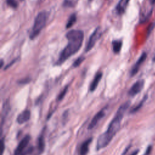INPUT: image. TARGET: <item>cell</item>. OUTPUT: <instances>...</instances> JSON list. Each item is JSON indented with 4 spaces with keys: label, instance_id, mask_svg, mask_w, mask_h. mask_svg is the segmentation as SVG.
I'll list each match as a JSON object with an SVG mask.
<instances>
[{
    "label": "cell",
    "instance_id": "cell-1",
    "mask_svg": "<svg viewBox=\"0 0 155 155\" xmlns=\"http://www.w3.org/2000/svg\"><path fill=\"white\" fill-rule=\"evenodd\" d=\"M130 104V101H127L123 104L118 110L116 114L110 123L107 130L100 136L98 139L96 149L99 150L100 149L105 148L107 146L111 140H112L116 133L120 129L121 121L124 116L125 113L128 109Z\"/></svg>",
    "mask_w": 155,
    "mask_h": 155
},
{
    "label": "cell",
    "instance_id": "cell-2",
    "mask_svg": "<svg viewBox=\"0 0 155 155\" xmlns=\"http://www.w3.org/2000/svg\"><path fill=\"white\" fill-rule=\"evenodd\" d=\"M68 44L62 51L60 58L56 62L57 65H61L73 55H75L81 49L84 40V33L82 31L72 30L66 34Z\"/></svg>",
    "mask_w": 155,
    "mask_h": 155
},
{
    "label": "cell",
    "instance_id": "cell-3",
    "mask_svg": "<svg viewBox=\"0 0 155 155\" xmlns=\"http://www.w3.org/2000/svg\"><path fill=\"white\" fill-rule=\"evenodd\" d=\"M47 19V13L46 12H41L36 17L33 26L30 34L31 39H35L44 27Z\"/></svg>",
    "mask_w": 155,
    "mask_h": 155
},
{
    "label": "cell",
    "instance_id": "cell-4",
    "mask_svg": "<svg viewBox=\"0 0 155 155\" xmlns=\"http://www.w3.org/2000/svg\"><path fill=\"white\" fill-rule=\"evenodd\" d=\"M101 35H102V33L101 32L100 27H97L95 29V31L93 32L92 35L90 36L88 43H87L86 49H85V51L86 52H89L90 50H92L93 49V47L95 46V45L96 43V41L101 38Z\"/></svg>",
    "mask_w": 155,
    "mask_h": 155
},
{
    "label": "cell",
    "instance_id": "cell-5",
    "mask_svg": "<svg viewBox=\"0 0 155 155\" xmlns=\"http://www.w3.org/2000/svg\"><path fill=\"white\" fill-rule=\"evenodd\" d=\"M30 140H31V136L29 135L25 136L24 138L19 143L15 151H14V155H20L21 154H22L24 150L26 148L28 144L29 143Z\"/></svg>",
    "mask_w": 155,
    "mask_h": 155
},
{
    "label": "cell",
    "instance_id": "cell-6",
    "mask_svg": "<svg viewBox=\"0 0 155 155\" xmlns=\"http://www.w3.org/2000/svg\"><path fill=\"white\" fill-rule=\"evenodd\" d=\"M144 86V81L143 79H140L136 82L132 87L130 88L129 95L131 96H134L139 93L140 91L142 90Z\"/></svg>",
    "mask_w": 155,
    "mask_h": 155
},
{
    "label": "cell",
    "instance_id": "cell-7",
    "mask_svg": "<svg viewBox=\"0 0 155 155\" xmlns=\"http://www.w3.org/2000/svg\"><path fill=\"white\" fill-rule=\"evenodd\" d=\"M106 115V110L104 108L100 110L99 112L97 113L96 115L93 117L92 120L91 121L88 129L89 130L93 129L97 125V124L100 121V120L104 117Z\"/></svg>",
    "mask_w": 155,
    "mask_h": 155
},
{
    "label": "cell",
    "instance_id": "cell-8",
    "mask_svg": "<svg viewBox=\"0 0 155 155\" xmlns=\"http://www.w3.org/2000/svg\"><path fill=\"white\" fill-rule=\"evenodd\" d=\"M146 58H147V54H146V53H143L141 55V56H140V58L137 61L136 64L133 67V68H132V69L131 70V73H130L131 76H135L138 72L140 66H141V65L145 61Z\"/></svg>",
    "mask_w": 155,
    "mask_h": 155
},
{
    "label": "cell",
    "instance_id": "cell-9",
    "mask_svg": "<svg viewBox=\"0 0 155 155\" xmlns=\"http://www.w3.org/2000/svg\"><path fill=\"white\" fill-rule=\"evenodd\" d=\"M31 116V111L29 110H25L22 113H21V114L18 116L17 118V121L20 124H24L30 119Z\"/></svg>",
    "mask_w": 155,
    "mask_h": 155
},
{
    "label": "cell",
    "instance_id": "cell-10",
    "mask_svg": "<svg viewBox=\"0 0 155 155\" xmlns=\"http://www.w3.org/2000/svg\"><path fill=\"white\" fill-rule=\"evenodd\" d=\"M102 77H103V73L101 72H98L96 74L90 86V90L91 92H94L96 90V87L98 86V84L100 83Z\"/></svg>",
    "mask_w": 155,
    "mask_h": 155
},
{
    "label": "cell",
    "instance_id": "cell-11",
    "mask_svg": "<svg viewBox=\"0 0 155 155\" xmlns=\"http://www.w3.org/2000/svg\"><path fill=\"white\" fill-rule=\"evenodd\" d=\"M129 1L130 0H120L116 7L118 13L122 15L123 13H124Z\"/></svg>",
    "mask_w": 155,
    "mask_h": 155
},
{
    "label": "cell",
    "instance_id": "cell-12",
    "mask_svg": "<svg viewBox=\"0 0 155 155\" xmlns=\"http://www.w3.org/2000/svg\"><path fill=\"white\" fill-rule=\"evenodd\" d=\"M92 139L90 138L84 141L80 148V155H87L89 150V146L92 143Z\"/></svg>",
    "mask_w": 155,
    "mask_h": 155
},
{
    "label": "cell",
    "instance_id": "cell-13",
    "mask_svg": "<svg viewBox=\"0 0 155 155\" xmlns=\"http://www.w3.org/2000/svg\"><path fill=\"white\" fill-rule=\"evenodd\" d=\"M122 42L121 40H115L112 42L113 50L115 53H118L121 49Z\"/></svg>",
    "mask_w": 155,
    "mask_h": 155
},
{
    "label": "cell",
    "instance_id": "cell-14",
    "mask_svg": "<svg viewBox=\"0 0 155 155\" xmlns=\"http://www.w3.org/2000/svg\"><path fill=\"white\" fill-rule=\"evenodd\" d=\"M44 138L43 135L42 134L39 136L38 140V149L39 151V153H42L44 150Z\"/></svg>",
    "mask_w": 155,
    "mask_h": 155
},
{
    "label": "cell",
    "instance_id": "cell-15",
    "mask_svg": "<svg viewBox=\"0 0 155 155\" xmlns=\"http://www.w3.org/2000/svg\"><path fill=\"white\" fill-rule=\"evenodd\" d=\"M77 20V17L75 14H72V15L70 16L68 20V21L66 24V28L67 29H69L71 27H72L74 24L76 23Z\"/></svg>",
    "mask_w": 155,
    "mask_h": 155
},
{
    "label": "cell",
    "instance_id": "cell-16",
    "mask_svg": "<svg viewBox=\"0 0 155 155\" xmlns=\"http://www.w3.org/2000/svg\"><path fill=\"white\" fill-rule=\"evenodd\" d=\"M6 3L10 7L16 9L18 6V3L17 0H6Z\"/></svg>",
    "mask_w": 155,
    "mask_h": 155
},
{
    "label": "cell",
    "instance_id": "cell-17",
    "mask_svg": "<svg viewBox=\"0 0 155 155\" xmlns=\"http://www.w3.org/2000/svg\"><path fill=\"white\" fill-rule=\"evenodd\" d=\"M68 86H65L64 87V89L62 90V92L59 94V95H58V96L57 98V101H61L63 99V98L65 96V94L67 93V92L68 90Z\"/></svg>",
    "mask_w": 155,
    "mask_h": 155
},
{
    "label": "cell",
    "instance_id": "cell-18",
    "mask_svg": "<svg viewBox=\"0 0 155 155\" xmlns=\"http://www.w3.org/2000/svg\"><path fill=\"white\" fill-rule=\"evenodd\" d=\"M84 57H83V56H81V57H79L73 63V65L74 67H78L82 62L84 60Z\"/></svg>",
    "mask_w": 155,
    "mask_h": 155
},
{
    "label": "cell",
    "instance_id": "cell-19",
    "mask_svg": "<svg viewBox=\"0 0 155 155\" xmlns=\"http://www.w3.org/2000/svg\"><path fill=\"white\" fill-rule=\"evenodd\" d=\"M144 101H145V99H144V100H143L141 103H140V104H139L137 107H136L135 108H134L132 110V113H134V112L137 111L139 110V108H140V107L142 106V105H143V103H144Z\"/></svg>",
    "mask_w": 155,
    "mask_h": 155
},
{
    "label": "cell",
    "instance_id": "cell-20",
    "mask_svg": "<svg viewBox=\"0 0 155 155\" xmlns=\"http://www.w3.org/2000/svg\"><path fill=\"white\" fill-rule=\"evenodd\" d=\"M5 148V146H4V140L2 139L1 140V153L3 154L4 152V150Z\"/></svg>",
    "mask_w": 155,
    "mask_h": 155
},
{
    "label": "cell",
    "instance_id": "cell-21",
    "mask_svg": "<svg viewBox=\"0 0 155 155\" xmlns=\"http://www.w3.org/2000/svg\"><path fill=\"white\" fill-rule=\"evenodd\" d=\"M151 147H149L147 148V150L145 155H148V154H150V151H151Z\"/></svg>",
    "mask_w": 155,
    "mask_h": 155
},
{
    "label": "cell",
    "instance_id": "cell-22",
    "mask_svg": "<svg viewBox=\"0 0 155 155\" xmlns=\"http://www.w3.org/2000/svg\"><path fill=\"white\" fill-rule=\"evenodd\" d=\"M15 62H16V60H13V61L12 62H11V63H10V64H8V65H7L6 66V67L5 68H6V69H7V68H9V67L10 66H11V65H12V64H13L14 63H15Z\"/></svg>",
    "mask_w": 155,
    "mask_h": 155
},
{
    "label": "cell",
    "instance_id": "cell-23",
    "mask_svg": "<svg viewBox=\"0 0 155 155\" xmlns=\"http://www.w3.org/2000/svg\"><path fill=\"white\" fill-rule=\"evenodd\" d=\"M138 151H136L133 152V153L132 154V155H137V154H138Z\"/></svg>",
    "mask_w": 155,
    "mask_h": 155
},
{
    "label": "cell",
    "instance_id": "cell-24",
    "mask_svg": "<svg viewBox=\"0 0 155 155\" xmlns=\"http://www.w3.org/2000/svg\"><path fill=\"white\" fill-rule=\"evenodd\" d=\"M3 60H1V68L3 67Z\"/></svg>",
    "mask_w": 155,
    "mask_h": 155
},
{
    "label": "cell",
    "instance_id": "cell-25",
    "mask_svg": "<svg viewBox=\"0 0 155 155\" xmlns=\"http://www.w3.org/2000/svg\"><path fill=\"white\" fill-rule=\"evenodd\" d=\"M153 3H155V0H153Z\"/></svg>",
    "mask_w": 155,
    "mask_h": 155
}]
</instances>
